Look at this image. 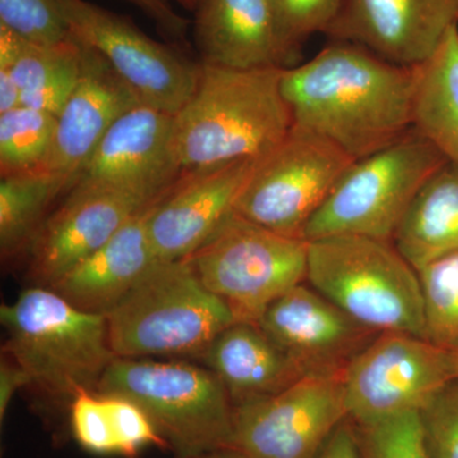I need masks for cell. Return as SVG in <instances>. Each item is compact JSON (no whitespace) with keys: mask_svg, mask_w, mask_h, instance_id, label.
Here are the masks:
<instances>
[{"mask_svg":"<svg viewBox=\"0 0 458 458\" xmlns=\"http://www.w3.org/2000/svg\"><path fill=\"white\" fill-rule=\"evenodd\" d=\"M428 458H458V381L420 411Z\"/></svg>","mask_w":458,"mask_h":458,"instance_id":"4dcf8cb0","label":"cell"},{"mask_svg":"<svg viewBox=\"0 0 458 458\" xmlns=\"http://www.w3.org/2000/svg\"><path fill=\"white\" fill-rule=\"evenodd\" d=\"M454 381L448 349L411 334H379L344 372L349 419L364 424L420 412Z\"/></svg>","mask_w":458,"mask_h":458,"instance_id":"30bf717a","label":"cell"},{"mask_svg":"<svg viewBox=\"0 0 458 458\" xmlns=\"http://www.w3.org/2000/svg\"><path fill=\"white\" fill-rule=\"evenodd\" d=\"M20 87L14 82L11 72L0 69V114L8 113L21 106Z\"/></svg>","mask_w":458,"mask_h":458,"instance_id":"8d00e7d4","label":"cell"},{"mask_svg":"<svg viewBox=\"0 0 458 458\" xmlns=\"http://www.w3.org/2000/svg\"><path fill=\"white\" fill-rule=\"evenodd\" d=\"M174 116L144 104L123 114L78 172L73 186H107L162 197L182 174Z\"/></svg>","mask_w":458,"mask_h":458,"instance_id":"9a60e30c","label":"cell"},{"mask_svg":"<svg viewBox=\"0 0 458 458\" xmlns=\"http://www.w3.org/2000/svg\"><path fill=\"white\" fill-rule=\"evenodd\" d=\"M417 71L335 41L303 64L284 68L282 92L293 126L324 138L357 161L412 129Z\"/></svg>","mask_w":458,"mask_h":458,"instance_id":"6da1fadb","label":"cell"},{"mask_svg":"<svg viewBox=\"0 0 458 458\" xmlns=\"http://www.w3.org/2000/svg\"><path fill=\"white\" fill-rule=\"evenodd\" d=\"M354 424L361 458H428L420 412Z\"/></svg>","mask_w":458,"mask_h":458,"instance_id":"4316f807","label":"cell"},{"mask_svg":"<svg viewBox=\"0 0 458 458\" xmlns=\"http://www.w3.org/2000/svg\"><path fill=\"white\" fill-rule=\"evenodd\" d=\"M73 183L64 176L30 172L0 181V255L3 262L26 255L56 201Z\"/></svg>","mask_w":458,"mask_h":458,"instance_id":"cb8c5ba5","label":"cell"},{"mask_svg":"<svg viewBox=\"0 0 458 458\" xmlns=\"http://www.w3.org/2000/svg\"><path fill=\"white\" fill-rule=\"evenodd\" d=\"M176 2H179L181 5H183V7L191 9V11H195L197 9L199 3L201 2V0H176Z\"/></svg>","mask_w":458,"mask_h":458,"instance_id":"f35d334b","label":"cell"},{"mask_svg":"<svg viewBox=\"0 0 458 458\" xmlns=\"http://www.w3.org/2000/svg\"><path fill=\"white\" fill-rule=\"evenodd\" d=\"M81 44L80 80L56 117L55 137L49 153L35 171L64 176L72 183L111 126L141 104L134 89L101 54L82 41Z\"/></svg>","mask_w":458,"mask_h":458,"instance_id":"ac0fdd59","label":"cell"},{"mask_svg":"<svg viewBox=\"0 0 458 458\" xmlns=\"http://www.w3.org/2000/svg\"><path fill=\"white\" fill-rule=\"evenodd\" d=\"M415 71L412 131L458 168V25Z\"/></svg>","mask_w":458,"mask_h":458,"instance_id":"603a6c76","label":"cell"},{"mask_svg":"<svg viewBox=\"0 0 458 458\" xmlns=\"http://www.w3.org/2000/svg\"><path fill=\"white\" fill-rule=\"evenodd\" d=\"M458 25V0H344L327 35L414 68Z\"/></svg>","mask_w":458,"mask_h":458,"instance_id":"e0dca14e","label":"cell"},{"mask_svg":"<svg viewBox=\"0 0 458 458\" xmlns=\"http://www.w3.org/2000/svg\"><path fill=\"white\" fill-rule=\"evenodd\" d=\"M194 41L204 64L289 68L270 0H201Z\"/></svg>","mask_w":458,"mask_h":458,"instance_id":"ffe728a7","label":"cell"},{"mask_svg":"<svg viewBox=\"0 0 458 458\" xmlns=\"http://www.w3.org/2000/svg\"><path fill=\"white\" fill-rule=\"evenodd\" d=\"M309 241L228 216L185 260L237 322H256L271 303L307 280Z\"/></svg>","mask_w":458,"mask_h":458,"instance_id":"ba28073f","label":"cell"},{"mask_svg":"<svg viewBox=\"0 0 458 458\" xmlns=\"http://www.w3.org/2000/svg\"><path fill=\"white\" fill-rule=\"evenodd\" d=\"M352 162L330 141L293 126L258 159L236 212L276 233L304 238L307 225Z\"/></svg>","mask_w":458,"mask_h":458,"instance_id":"9c48e42d","label":"cell"},{"mask_svg":"<svg viewBox=\"0 0 458 458\" xmlns=\"http://www.w3.org/2000/svg\"><path fill=\"white\" fill-rule=\"evenodd\" d=\"M117 358H197L236 321L183 259L159 261L106 316Z\"/></svg>","mask_w":458,"mask_h":458,"instance_id":"277c9868","label":"cell"},{"mask_svg":"<svg viewBox=\"0 0 458 458\" xmlns=\"http://www.w3.org/2000/svg\"><path fill=\"white\" fill-rule=\"evenodd\" d=\"M69 424L75 441L84 450L95 454H116L104 394H78L69 405Z\"/></svg>","mask_w":458,"mask_h":458,"instance_id":"1f68e13d","label":"cell"},{"mask_svg":"<svg viewBox=\"0 0 458 458\" xmlns=\"http://www.w3.org/2000/svg\"><path fill=\"white\" fill-rule=\"evenodd\" d=\"M0 23L42 47H56L74 38L56 0H0Z\"/></svg>","mask_w":458,"mask_h":458,"instance_id":"f1b7e54d","label":"cell"},{"mask_svg":"<svg viewBox=\"0 0 458 458\" xmlns=\"http://www.w3.org/2000/svg\"><path fill=\"white\" fill-rule=\"evenodd\" d=\"M346 419L343 376L303 377L282 393L233 405L231 448L249 458H318Z\"/></svg>","mask_w":458,"mask_h":458,"instance_id":"7c38bea8","label":"cell"},{"mask_svg":"<svg viewBox=\"0 0 458 458\" xmlns=\"http://www.w3.org/2000/svg\"><path fill=\"white\" fill-rule=\"evenodd\" d=\"M447 164L415 131L357 159L304 229V240L364 236L393 241L421 186Z\"/></svg>","mask_w":458,"mask_h":458,"instance_id":"52a82bcc","label":"cell"},{"mask_svg":"<svg viewBox=\"0 0 458 458\" xmlns=\"http://www.w3.org/2000/svg\"><path fill=\"white\" fill-rule=\"evenodd\" d=\"M96 393L134 401L176 458L231 448L233 403L221 379L203 364L116 357Z\"/></svg>","mask_w":458,"mask_h":458,"instance_id":"5b68a950","label":"cell"},{"mask_svg":"<svg viewBox=\"0 0 458 458\" xmlns=\"http://www.w3.org/2000/svg\"><path fill=\"white\" fill-rule=\"evenodd\" d=\"M0 321L8 334L3 352L26 370L32 387L68 408L78 394L96 393L116 358L106 318L77 309L47 286L2 304Z\"/></svg>","mask_w":458,"mask_h":458,"instance_id":"3957f363","label":"cell"},{"mask_svg":"<svg viewBox=\"0 0 458 458\" xmlns=\"http://www.w3.org/2000/svg\"><path fill=\"white\" fill-rule=\"evenodd\" d=\"M283 71L200 63L194 93L174 116L182 171L260 158L278 146L293 128Z\"/></svg>","mask_w":458,"mask_h":458,"instance_id":"7a4b0ae2","label":"cell"},{"mask_svg":"<svg viewBox=\"0 0 458 458\" xmlns=\"http://www.w3.org/2000/svg\"><path fill=\"white\" fill-rule=\"evenodd\" d=\"M452 352V357H454V372H456V381H458V349H454Z\"/></svg>","mask_w":458,"mask_h":458,"instance_id":"ab89813d","label":"cell"},{"mask_svg":"<svg viewBox=\"0 0 458 458\" xmlns=\"http://www.w3.org/2000/svg\"><path fill=\"white\" fill-rule=\"evenodd\" d=\"M56 2L75 38L101 54L141 104L176 114L191 98L200 62L179 45L153 40L129 18L87 0Z\"/></svg>","mask_w":458,"mask_h":458,"instance_id":"8fae6325","label":"cell"},{"mask_svg":"<svg viewBox=\"0 0 458 458\" xmlns=\"http://www.w3.org/2000/svg\"><path fill=\"white\" fill-rule=\"evenodd\" d=\"M81 55L71 64L47 80L36 89L25 90L21 96V106L35 108L44 113L59 116L66 102L73 95L81 73Z\"/></svg>","mask_w":458,"mask_h":458,"instance_id":"d6a6232c","label":"cell"},{"mask_svg":"<svg viewBox=\"0 0 458 458\" xmlns=\"http://www.w3.org/2000/svg\"><path fill=\"white\" fill-rule=\"evenodd\" d=\"M256 324L288 355L302 377L343 376L354 358L379 335L306 282L271 303Z\"/></svg>","mask_w":458,"mask_h":458,"instance_id":"4fadbf2b","label":"cell"},{"mask_svg":"<svg viewBox=\"0 0 458 458\" xmlns=\"http://www.w3.org/2000/svg\"><path fill=\"white\" fill-rule=\"evenodd\" d=\"M418 276L426 339L448 351L458 349V251L430 262Z\"/></svg>","mask_w":458,"mask_h":458,"instance_id":"484cf974","label":"cell"},{"mask_svg":"<svg viewBox=\"0 0 458 458\" xmlns=\"http://www.w3.org/2000/svg\"><path fill=\"white\" fill-rule=\"evenodd\" d=\"M197 360L221 379L233 405L273 396L303 378L288 355L254 322H234Z\"/></svg>","mask_w":458,"mask_h":458,"instance_id":"44dd1931","label":"cell"},{"mask_svg":"<svg viewBox=\"0 0 458 458\" xmlns=\"http://www.w3.org/2000/svg\"><path fill=\"white\" fill-rule=\"evenodd\" d=\"M318 458H361L357 432L351 419L344 420L334 430Z\"/></svg>","mask_w":458,"mask_h":458,"instance_id":"d590c367","label":"cell"},{"mask_svg":"<svg viewBox=\"0 0 458 458\" xmlns=\"http://www.w3.org/2000/svg\"><path fill=\"white\" fill-rule=\"evenodd\" d=\"M157 199L107 186L74 185L27 252L30 278L38 285L53 284Z\"/></svg>","mask_w":458,"mask_h":458,"instance_id":"5bb4252c","label":"cell"},{"mask_svg":"<svg viewBox=\"0 0 458 458\" xmlns=\"http://www.w3.org/2000/svg\"><path fill=\"white\" fill-rule=\"evenodd\" d=\"M140 8L148 18L155 22L157 29L174 44L186 42L190 21L177 13L171 0H125Z\"/></svg>","mask_w":458,"mask_h":458,"instance_id":"836d02e7","label":"cell"},{"mask_svg":"<svg viewBox=\"0 0 458 458\" xmlns=\"http://www.w3.org/2000/svg\"><path fill=\"white\" fill-rule=\"evenodd\" d=\"M307 283L376 333L426 339L418 271L393 241L331 236L309 241Z\"/></svg>","mask_w":458,"mask_h":458,"instance_id":"8992f818","label":"cell"},{"mask_svg":"<svg viewBox=\"0 0 458 458\" xmlns=\"http://www.w3.org/2000/svg\"><path fill=\"white\" fill-rule=\"evenodd\" d=\"M156 201L47 288L82 311L106 316L161 261L148 229Z\"/></svg>","mask_w":458,"mask_h":458,"instance_id":"d6986e66","label":"cell"},{"mask_svg":"<svg viewBox=\"0 0 458 458\" xmlns=\"http://www.w3.org/2000/svg\"><path fill=\"white\" fill-rule=\"evenodd\" d=\"M104 397L116 445V454L137 458L148 445L170 450L152 419L134 401L114 394H104Z\"/></svg>","mask_w":458,"mask_h":458,"instance_id":"f546056e","label":"cell"},{"mask_svg":"<svg viewBox=\"0 0 458 458\" xmlns=\"http://www.w3.org/2000/svg\"><path fill=\"white\" fill-rule=\"evenodd\" d=\"M199 458H249L242 452L234 450V448H225V450H219L212 452V454H205Z\"/></svg>","mask_w":458,"mask_h":458,"instance_id":"74e56055","label":"cell"},{"mask_svg":"<svg viewBox=\"0 0 458 458\" xmlns=\"http://www.w3.org/2000/svg\"><path fill=\"white\" fill-rule=\"evenodd\" d=\"M258 159L182 171L153 204L148 219L150 241L159 260L189 258L236 212L238 199Z\"/></svg>","mask_w":458,"mask_h":458,"instance_id":"2e32d148","label":"cell"},{"mask_svg":"<svg viewBox=\"0 0 458 458\" xmlns=\"http://www.w3.org/2000/svg\"><path fill=\"white\" fill-rule=\"evenodd\" d=\"M344 0H270L280 44L291 68L301 47L316 33H327Z\"/></svg>","mask_w":458,"mask_h":458,"instance_id":"83f0119b","label":"cell"},{"mask_svg":"<svg viewBox=\"0 0 458 458\" xmlns=\"http://www.w3.org/2000/svg\"><path fill=\"white\" fill-rule=\"evenodd\" d=\"M56 116L25 106L0 114V176L30 174L49 153Z\"/></svg>","mask_w":458,"mask_h":458,"instance_id":"d4e9b609","label":"cell"},{"mask_svg":"<svg viewBox=\"0 0 458 458\" xmlns=\"http://www.w3.org/2000/svg\"><path fill=\"white\" fill-rule=\"evenodd\" d=\"M29 386H31V379L26 370L13 358L3 352L0 360V420H4L14 394Z\"/></svg>","mask_w":458,"mask_h":458,"instance_id":"e575fe53","label":"cell"},{"mask_svg":"<svg viewBox=\"0 0 458 458\" xmlns=\"http://www.w3.org/2000/svg\"><path fill=\"white\" fill-rule=\"evenodd\" d=\"M393 243L417 271L458 251V168L445 164L421 186Z\"/></svg>","mask_w":458,"mask_h":458,"instance_id":"7402d4cb","label":"cell"}]
</instances>
